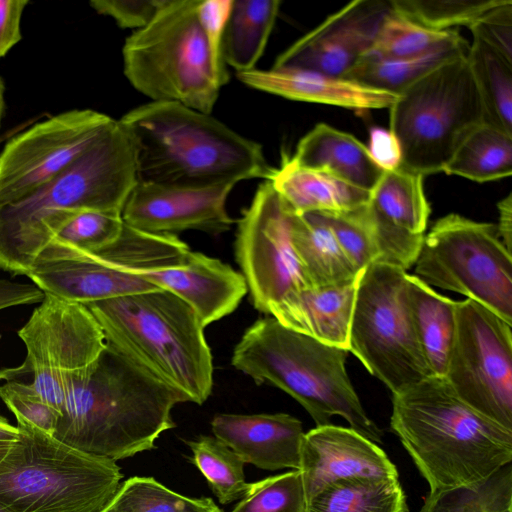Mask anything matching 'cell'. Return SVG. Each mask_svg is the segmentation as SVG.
<instances>
[{
	"label": "cell",
	"mask_w": 512,
	"mask_h": 512,
	"mask_svg": "<svg viewBox=\"0 0 512 512\" xmlns=\"http://www.w3.org/2000/svg\"><path fill=\"white\" fill-rule=\"evenodd\" d=\"M136 183L132 139L114 120L64 171L22 199L0 206V269L27 276L71 212L121 214Z\"/></svg>",
	"instance_id": "obj_1"
},
{
	"label": "cell",
	"mask_w": 512,
	"mask_h": 512,
	"mask_svg": "<svg viewBox=\"0 0 512 512\" xmlns=\"http://www.w3.org/2000/svg\"><path fill=\"white\" fill-rule=\"evenodd\" d=\"M183 402L185 395L106 342L86 382L67 397L53 436L89 454L129 458L155 448Z\"/></svg>",
	"instance_id": "obj_2"
},
{
	"label": "cell",
	"mask_w": 512,
	"mask_h": 512,
	"mask_svg": "<svg viewBox=\"0 0 512 512\" xmlns=\"http://www.w3.org/2000/svg\"><path fill=\"white\" fill-rule=\"evenodd\" d=\"M392 395L391 430L430 492L480 481L512 462V431L463 402L444 377Z\"/></svg>",
	"instance_id": "obj_3"
},
{
	"label": "cell",
	"mask_w": 512,
	"mask_h": 512,
	"mask_svg": "<svg viewBox=\"0 0 512 512\" xmlns=\"http://www.w3.org/2000/svg\"><path fill=\"white\" fill-rule=\"evenodd\" d=\"M134 149L138 182L208 186L275 172L262 146L209 114L175 102L138 106L119 119Z\"/></svg>",
	"instance_id": "obj_4"
},
{
	"label": "cell",
	"mask_w": 512,
	"mask_h": 512,
	"mask_svg": "<svg viewBox=\"0 0 512 512\" xmlns=\"http://www.w3.org/2000/svg\"><path fill=\"white\" fill-rule=\"evenodd\" d=\"M106 342L151 375L203 404L212 392L213 359L194 310L164 289L85 304Z\"/></svg>",
	"instance_id": "obj_5"
},
{
	"label": "cell",
	"mask_w": 512,
	"mask_h": 512,
	"mask_svg": "<svg viewBox=\"0 0 512 512\" xmlns=\"http://www.w3.org/2000/svg\"><path fill=\"white\" fill-rule=\"evenodd\" d=\"M348 352L291 330L270 315L244 332L231 363L257 384L293 397L316 427L339 415L368 440L382 443L383 431L366 414L347 374Z\"/></svg>",
	"instance_id": "obj_6"
},
{
	"label": "cell",
	"mask_w": 512,
	"mask_h": 512,
	"mask_svg": "<svg viewBox=\"0 0 512 512\" xmlns=\"http://www.w3.org/2000/svg\"><path fill=\"white\" fill-rule=\"evenodd\" d=\"M0 461V502L11 512H99L122 474L116 461L75 449L32 425Z\"/></svg>",
	"instance_id": "obj_7"
},
{
	"label": "cell",
	"mask_w": 512,
	"mask_h": 512,
	"mask_svg": "<svg viewBox=\"0 0 512 512\" xmlns=\"http://www.w3.org/2000/svg\"><path fill=\"white\" fill-rule=\"evenodd\" d=\"M199 2L167 0L126 39L123 67L131 85L152 101L175 102L210 115L221 85L198 19Z\"/></svg>",
	"instance_id": "obj_8"
},
{
	"label": "cell",
	"mask_w": 512,
	"mask_h": 512,
	"mask_svg": "<svg viewBox=\"0 0 512 512\" xmlns=\"http://www.w3.org/2000/svg\"><path fill=\"white\" fill-rule=\"evenodd\" d=\"M486 122L468 54L421 77L390 107V130L402 149V167L424 177L443 172L463 139Z\"/></svg>",
	"instance_id": "obj_9"
},
{
	"label": "cell",
	"mask_w": 512,
	"mask_h": 512,
	"mask_svg": "<svg viewBox=\"0 0 512 512\" xmlns=\"http://www.w3.org/2000/svg\"><path fill=\"white\" fill-rule=\"evenodd\" d=\"M407 275L379 262L362 270L349 333L348 351L392 394L431 376L414 330Z\"/></svg>",
	"instance_id": "obj_10"
},
{
	"label": "cell",
	"mask_w": 512,
	"mask_h": 512,
	"mask_svg": "<svg viewBox=\"0 0 512 512\" xmlns=\"http://www.w3.org/2000/svg\"><path fill=\"white\" fill-rule=\"evenodd\" d=\"M415 276L428 286L463 294L512 325V255L497 228L456 213L424 236Z\"/></svg>",
	"instance_id": "obj_11"
},
{
	"label": "cell",
	"mask_w": 512,
	"mask_h": 512,
	"mask_svg": "<svg viewBox=\"0 0 512 512\" xmlns=\"http://www.w3.org/2000/svg\"><path fill=\"white\" fill-rule=\"evenodd\" d=\"M18 336L26 347L32 386L61 414L106 347L100 325L84 304L44 293Z\"/></svg>",
	"instance_id": "obj_12"
},
{
	"label": "cell",
	"mask_w": 512,
	"mask_h": 512,
	"mask_svg": "<svg viewBox=\"0 0 512 512\" xmlns=\"http://www.w3.org/2000/svg\"><path fill=\"white\" fill-rule=\"evenodd\" d=\"M511 326L478 302H457L444 378L463 402L512 431Z\"/></svg>",
	"instance_id": "obj_13"
},
{
	"label": "cell",
	"mask_w": 512,
	"mask_h": 512,
	"mask_svg": "<svg viewBox=\"0 0 512 512\" xmlns=\"http://www.w3.org/2000/svg\"><path fill=\"white\" fill-rule=\"evenodd\" d=\"M291 212L265 180L238 221L236 259L254 307L265 314L290 292L308 286L291 242Z\"/></svg>",
	"instance_id": "obj_14"
},
{
	"label": "cell",
	"mask_w": 512,
	"mask_h": 512,
	"mask_svg": "<svg viewBox=\"0 0 512 512\" xmlns=\"http://www.w3.org/2000/svg\"><path fill=\"white\" fill-rule=\"evenodd\" d=\"M114 120L95 110L75 109L10 139L0 153V206L22 199L64 171Z\"/></svg>",
	"instance_id": "obj_15"
},
{
	"label": "cell",
	"mask_w": 512,
	"mask_h": 512,
	"mask_svg": "<svg viewBox=\"0 0 512 512\" xmlns=\"http://www.w3.org/2000/svg\"><path fill=\"white\" fill-rule=\"evenodd\" d=\"M235 185L177 186L137 181L121 216L128 226L153 234L176 236L197 230L219 235L234 223L226 210V200Z\"/></svg>",
	"instance_id": "obj_16"
},
{
	"label": "cell",
	"mask_w": 512,
	"mask_h": 512,
	"mask_svg": "<svg viewBox=\"0 0 512 512\" xmlns=\"http://www.w3.org/2000/svg\"><path fill=\"white\" fill-rule=\"evenodd\" d=\"M390 0H355L299 38L273 67H294L344 77L369 51Z\"/></svg>",
	"instance_id": "obj_17"
},
{
	"label": "cell",
	"mask_w": 512,
	"mask_h": 512,
	"mask_svg": "<svg viewBox=\"0 0 512 512\" xmlns=\"http://www.w3.org/2000/svg\"><path fill=\"white\" fill-rule=\"evenodd\" d=\"M424 176L402 166L383 171L370 192L368 209L379 263L407 271L417 260L430 215Z\"/></svg>",
	"instance_id": "obj_18"
},
{
	"label": "cell",
	"mask_w": 512,
	"mask_h": 512,
	"mask_svg": "<svg viewBox=\"0 0 512 512\" xmlns=\"http://www.w3.org/2000/svg\"><path fill=\"white\" fill-rule=\"evenodd\" d=\"M27 277L44 293L88 304L159 289L93 251L52 240L38 255Z\"/></svg>",
	"instance_id": "obj_19"
},
{
	"label": "cell",
	"mask_w": 512,
	"mask_h": 512,
	"mask_svg": "<svg viewBox=\"0 0 512 512\" xmlns=\"http://www.w3.org/2000/svg\"><path fill=\"white\" fill-rule=\"evenodd\" d=\"M299 471L306 502L337 480L398 477L395 465L376 443L352 428L332 424L304 434Z\"/></svg>",
	"instance_id": "obj_20"
},
{
	"label": "cell",
	"mask_w": 512,
	"mask_h": 512,
	"mask_svg": "<svg viewBox=\"0 0 512 512\" xmlns=\"http://www.w3.org/2000/svg\"><path fill=\"white\" fill-rule=\"evenodd\" d=\"M138 275L181 298L204 327L231 314L248 291L241 273L200 252L190 251L182 265Z\"/></svg>",
	"instance_id": "obj_21"
},
{
	"label": "cell",
	"mask_w": 512,
	"mask_h": 512,
	"mask_svg": "<svg viewBox=\"0 0 512 512\" xmlns=\"http://www.w3.org/2000/svg\"><path fill=\"white\" fill-rule=\"evenodd\" d=\"M216 438L244 463L264 470H299L305 434L297 418L285 414H217L211 422Z\"/></svg>",
	"instance_id": "obj_22"
},
{
	"label": "cell",
	"mask_w": 512,
	"mask_h": 512,
	"mask_svg": "<svg viewBox=\"0 0 512 512\" xmlns=\"http://www.w3.org/2000/svg\"><path fill=\"white\" fill-rule=\"evenodd\" d=\"M245 85L287 99L339 106L356 112L390 108L398 95L345 77L283 67L237 73Z\"/></svg>",
	"instance_id": "obj_23"
},
{
	"label": "cell",
	"mask_w": 512,
	"mask_h": 512,
	"mask_svg": "<svg viewBox=\"0 0 512 512\" xmlns=\"http://www.w3.org/2000/svg\"><path fill=\"white\" fill-rule=\"evenodd\" d=\"M358 277L347 283L294 290L271 306L268 314L291 330L348 350Z\"/></svg>",
	"instance_id": "obj_24"
},
{
	"label": "cell",
	"mask_w": 512,
	"mask_h": 512,
	"mask_svg": "<svg viewBox=\"0 0 512 512\" xmlns=\"http://www.w3.org/2000/svg\"><path fill=\"white\" fill-rule=\"evenodd\" d=\"M291 158L299 166L331 173L369 192L383 174L366 145L326 123H318L306 133Z\"/></svg>",
	"instance_id": "obj_25"
},
{
	"label": "cell",
	"mask_w": 512,
	"mask_h": 512,
	"mask_svg": "<svg viewBox=\"0 0 512 512\" xmlns=\"http://www.w3.org/2000/svg\"><path fill=\"white\" fill-rule=\"evenodd\" d=\"M269 181L296 214L345 212L370 199L369 191L331 173L299 166L288 157H284L281 167L275 169Z\"/></svg>",
	"instance_id": "obj_26"
},
{
	"label": "cell",
	"mask_w": 512,
	"mask_h": 512,
	"mask_svg": "<svg viewBox=\"0 0 512 512\" xmlns=\"http://www.w3.org/2000/svg\"><path fill=\"white\" fill-rule=\"evenodd\" d=\"M294 253L308 286H329L355 280L358 272L318 212H291Z\"/></svg>",
	"instance_id": "obj_27"
},
{
	"label": "cell",
	"mask_w": 512,
	"mask_h": 512,
	"mask_svg": "<svg viewBox=\"0 0 512 512\" xmlns=\"http://www.w3.org/2000/svg\"><path fill=\"white\" fill-rule=\"evenodd\" d=\"M407 296L416 337L431 376L444 377L455 335L457 301L409 274Z\"/></svg>",
	"instance_id": "obj_28"
},
{
	"label": "cell",
	"mask_w": 512,
	"mask_h": 512,
	"mask_svg": "<svg viewBox=\"0 0 512 512\" xmlns=\"http://www.w3.org/2000/svg\"><path fill=\"white\" fill-rule=\"evenodd\" d=\"M281 1L233 0L223 40L226 65L237 73L255 69L275 25Z\"/></svg>",
	"instance_id": "obj_29"
},
{
	"label": "cell",
	"mask_w": 512,
	"mask_h": 512,
	"mask_svg": "<svg viewBox=\"0 0 512 512\" xmlns=\"http://www.w3.org/2000/svg\"><path fill=\"white\" fill-rule=\"evenodd\" d=\"M469 43L459 35L427 52L395 59L365 56L344 77L367 86L399 94L439 66L467 55Z\"/></svg>",
	"instance_id": "obj_30"
},
{
	"label": "cell",
	"mask_w": 512,
	"mask_h": 512,
	"mask_svg": "<svg viewBox=\"0 0 512 512\" xmlns=\"http://www.w3.org/2000/svg\"><path fill=\"white\" fill-rule=\"evenodd\" d=\"M305 512H408L398 477L350 478L326 485Z\"/></svg>",
	"instance_id": "obj_31"
},
{
	"label": "cell",
	"mask_w": 512,
	"mask_h": 512,
	"mask_svg": "<svg viewBox=\"0 0 512 512\" xmlns=\"http://www.w3.org/2000/svg\"><path fill=\"white\" fill-rule=\"evenodd\" d=\"M443 172L476 182L511 176L512 134L481 123L458 145Z\"/></svg>",
	"instance_id": "obj_32"
},
{
	"label": "cell",
	"mask_w": 512,
	"mask_h": 512,
	"mask_svg": "<svg viewBox=\"0 0 512 512\" xmlns=\"http://www.w3.org/2000/svg\"><path fill=\"white\" fill-rule=\"evenodd\" d=\"M468 62L486 122L512 134V63L475 38L469 46Z\"/></svg>",
	"instance_id": "obj_33"
},
{
	"label": "cell",
	"mask_w": 512,
	"mask_h": 512,
	"mask_svg": "<svg viewBox=\"0 0 512 512\" xmlns=\"http://www.w3.org/2000/svg\"><path fill=\"white\" fill-rule=\"evenodd\" d=\"M419 512H512V464L480 481L429 492Z\"/></svg>",
	"instance_id": "obj_34"
},
{
	"label": "cell",
	"mask_w": 512,
	"mask_h": 512,
	"mask_svg": "<svg viewBox=\"0 0 512 512\" xmlns=\"http://www.w3.org/2000/svg\"><path fill=\"white\" fill-rule=\"evenodd\" d=\"M99 512H223L211 498L178 494L152 477H131Z\"/></svg>",
	"instance_id": "obj_35"
},
{
	"label": "cell",
	"mask_w": 512,
	"mask_h": 512,
	"mask_svg": "<svg viewBox=\"0 0 512 512\" xmlns=\"http://www.w3.org/2000/svg\"><path fill=\"white\" fill-rule=\"evenodd\" d=\"M187 444L193 453L191 461L221 504L245 497L250 487L245 479V463L232 449L215 436L201 435Z\"/></svg>",
	"instance_id": "obj_36"
},
{
	"label": "cell",
	"mask_w": 512,
	"mask_h": 512,
	"mask_svg": "<svg viewBox=\"0 0 512 512\" xmlns=\"http://www.w3.org/2000/svg\"><path fill=\"white\" fill-rule=\"evenodd\" d=\"M459 35L455 30L437 31L426 28L397 14L391 8L365 56L382 59L414 56L434 49Z\"/></svg>",
	"instance_id": "obj_37"
},
{
	"label": "cell",
	"mask_w": 512,
	"mask_h": 512,
	"mask_svg": "<svg viewBox=\"0 0 512 512\" xmlns=\"http://www.w3.org/2000/svg\"><path fill=\"white\" fill-rule=\"evenodd\" d=\"M504 0H390L397 14L426 28L454 30L473 24L486 11Z\"/></svg>",
	"instance_id": "obj_38"
},
{
	"label": "cell",
	"mask_w": 512,
	"mask_h": 512,
	"mask_svg": "<svg viewBox=\"0 0 512 512\" xmlns=\"http://www.w3.org/2000/svg\"><path fill=\"white\" fill-rule=\"evenodd\" d=\"M368 202L345 212H318L329 225L342 251L358 272L377 262L379 257Z\"/></svg>",
	"instance_id": "obj_39"
},
{
	"label": "cell",
	"mask_w": 512,
	"mask_h": 512,
	"mask_svg": "<svg viewBox=\"0 0 512 512\" xmlns=\"http://www.w3.org/2000/svg\"><path fill=\"white\" fill-rule=\"evenodd\" d=\"M306 496L299 470L250 483L231 512H305Z\"/></svg>",
	"instance_id": "obj_40"
},
{
	"label": "cell",
	"mask_w": 512,
	"mask_h": 512,
	"mask_svg": "<svg viewBox=\"0 0 512 512\" xmlns=\"http://www.w3.org/2000/svg\"><path fill=\"white\" fill-rule=\"evenodd\" d=\"M123 226L120 213L79 210L69 214L53 240L77 249L96 251L114 242Z\"/></svg>",
	"instance_id": "obj_41"
},
{
	"label": "cell",
	"mask_w": 512,
	"mask_h": 512,
	"mask_svg": "<svg viewBox=\"0 0 512 512\" xmlns=\"http://www.w3.org/2000/svg\"><path fill=\"white\" fill-rule=\"evenodd\" d=\"M0 398L15 415L17 423H26L54 435L61 414L42 399L31 383L6 381L0 385Z\"/></svg>",
	"instance_id": "obj_42"
},
{
	"label": "cell",
	"mask_w": 512,
	"mask_h": 512,
	"mask_svg": "<svg viewBox=\"0 0 512 512\" xmlns=\"http://www.w3.org/2000/svg\"><path fill=\"white\" fill-rule=\"evenodd\" d=\"M232 3L233 0H205L200 1L197 8L212 67L221 87L229 81V74L222 55V40Z\"/></svg>",
	"instance_id": "obj_43"
},
{
	"label": "cell",
	"mask_w": 512,
	"mask_h": 512,
	"mask_svg": "<svg viewBox=\"0 0 512 512\" xmlns=\"http://www.w3.org/2000/svg\"><path fill=\"white\" fill-rule=\"evenodd\" d=\"M482 41L512 63V1L504 0L468 27Z\"/></svg>",
	"instance_id": "obj_44"
},
{
	"label": "cell",
	"mask_w": 512,
	"mask_h": 512,
	"mask_svg": "<svg viewBox=\"0 0 512 512\" xmlns=\"http://www.w3.org/2000/svg\"><path fill=\"white\" fill-rule=\"evenodd\" d=\"M167 0H92L90 6L99 14L109 16L121 28L135 30L146 26Z\"/></svg>",
	"instance_id": "obj_45"
},
{
	"label": "cell",
	"mask_w": 512,
	"mask_h": 512,
	"mask_svg": "<svg viewBox=\"0 0 512 512\" xmlns=\"http://www.w3.org/2000/svg\"><path fill=\"white\" fill-rule=\"evenodd\" d=\"M368 152L382 171H392L402 165L399 140L390 129L374 126L369 130Z\"/></svg>",
	"instance_id": "obj_46"
},
{
	"label": "cell",
	"mask_w": 512,
	"mask_h": 512,
	"mask_svg": "<svg viewBox=\"0 0 512 512\" xmlns=\"http://www.w3.org/2000/svg\"><path fill=\"white\" fill-rule=\"evenodd\" d=\"M28 0H0V58L21 40L20 22Z\"/></svg>",
	"instance_id": "obj_47"
},
{
	"label": "cell",
	"mask_w": 512,
	"mask_h": 512,
	"mask_svg": "<svg viewBox=\"0 0 512 512\" xmlns=\"http://www.w3.org/2000/svg\"><path fill=\"white\" fill-rule=\"evenodd\" d=\"M43 298L44 292L33 283L0 278V311L15 306L40 303Z\"/></svg>",
	"instance_id": "obj_48"
},
{
	"label": "cell",
	"mask_w": 512,
	"mask_h": 512,
	"mask_svg": "<svg viewBox=\"0 0 512 512\" xmlns=\"http://www.w3.org/2000/svg\"><path fill=\"white\" fill-rule=\"evenodd\" d=\"M499 223L496 226L498 235L506 248L511 251L512 244V193L497 203Z\"/></svg>",
	"instance_id": "obj_49"
},
{
	"label": "cell",
	"mask_w": 512,
	"mask_h": 512,
	"mask_svg": "<svg viewBox=\"0 0 512 512\" xmlns=\"http://www.w3.org/2000/svg\"><path fill=\"white\" fill-rule=\"evenodd\" d=\"M31 373L30 366L26 360L22 363V365L13 368H5L0 370V382L1 381H10L16 380L17 378Z\"/></svg>",
	"instance_id": "obj_50"
},
{
	"label": "cell",
	"mask_w": 512,
	"mask_h": 512,
	"mask_svg": "<svg viewBox=\"0 0 512 512\" xmlns=\"http://www.w3.org/2000/svg\"><path fill=\"white\" fill-rule=\"evenodd\" d=\"M18 428L0 414V442H14L18 438Z\"/></svg>",
	"instance_id": "obj_51"
},
{
	"label": "cell",
	"mask_w": 512,
	"mask_h": 512,
	"mask_svg": "<svg viewBox=\"0 0 512 512\" xmlns=\"http://www.w3.org/2000/svg\"><path fill=\"white\" fill-rule=\"evenodd\" d=\"M4 92H5L4 81L0 77V127H1L4 110H5Z\"/></svg>",
	"instance_id": "obj_52"
},
{
	"label": "cell",
	"mask_w": 512,
	"mask_h": 512,
	"mask_svg": "<svg viewBox=\"0 0 512 512\" xmlns=\"http://www.w3.org/2000/svg\"><path fill=\"white\" fill-rule=\"evenodd\" d=\"M12 443L13 442H0V461L7 454Z\"/></svg>",
	"instance_id": "obj_53"
},
{
	"label": "cell",
	"mask_w": 512,
	"mask_h": 512,
	"mask_svg": "<svg viewBox=\"0 0 512 512\" xmlns=\"http://www.w3.org/2000/svg\"><path fill=\"white\" fill-rule=\"evenodd\" d=\"M0 512H11L4 504L0 502Z\"/></svg>",
	"instance_id": "obj_54"
}]
</instances>
